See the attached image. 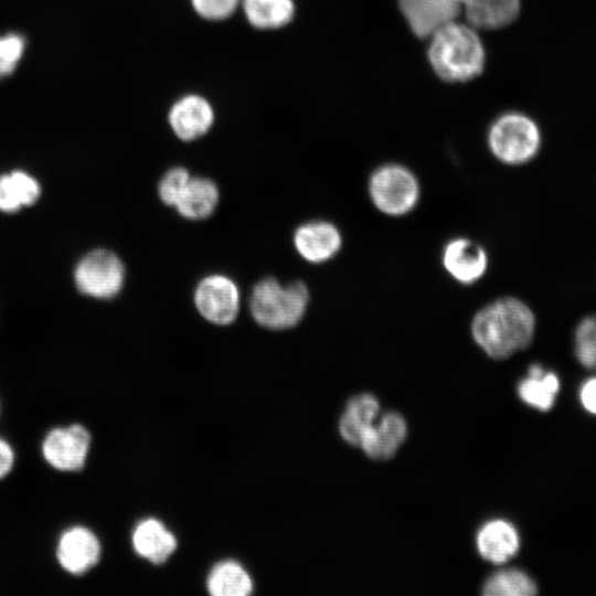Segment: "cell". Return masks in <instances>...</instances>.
Returning a JSON list of instances; mask_svg holds the SVG:
<instances>
[{
  "instance_id": "cell-1",
  "label": "cell",
  "mask_w": 596,
  "mask_h": 596,
  "mask_svg": "<svg viewBox=\"0 0 596 596\" xmlns=\"http://www.w3.org/2000/svg\"><path fill=\"white\" fill-rule=\"evenodd\" d=\"M534 332L533 311L514 297L499 298L485 306L471 323L473 340L492 359H507L525 349Z\"/></svg>"
},
{
  "instance_id": "cell-2",
  "label": "cell",
  "mask_w": 596,
  "mask_h": 596,
  "mask_svg": "<svg viewBox=\"0 0 596 596\" xmlns=\"http://www.w3.org/2000/svg\"><path fill=\"white\" fill-rule=\"evenodd\" d=\"M427 57L436 75L449 83L477 77L486 64V51L477 29L457 20L429 36Z\"/></svg>"
},
{
  "instance_id": "cell-3",
  "label": "cell",
  "mask_w": 596,
  "mask_h": 596,
  "mask_svg": "<svg viewBox=\"0 0 596 596\" xmlns=\"http://www.w3.org/2000/svg\"><path fill=\"white\" fill-rule=\"evenodd\" d=\"M309 304V290L301 280L286 285L274 277L256 283L249 298L254 320L269 330H285L300 322Z\"/></svg>"
},
{
  "instance_id": "cell-4",
  "label": "cell",
  "mask_w": 596,
  "mask_h": 596,
  "mask_svg": "<svg viewBox=\"0 0 596 596\" xmlns=\"http://www.w3.org/2000/svg\"><path fill=\"white\" fill-rule=\"evenodd\" d=\"M488 143L501 162L522 164L539 152L541 131L531 117L519 111H510L498 117L491 125Z\"/></svg>"
},
{
  "instance_id": "cell-5",
  "label": "cell",
  "mask_w": 596,
  "mask_h": 596,
  "mask_svg": "<svg viewBox=\"0 0 596 596\" xmlns=\"http://www.w3.org/2000/svg\"><path fill=\"white\" fill-rule=\"evenodd\" d=\"M374 205L389 215H403L409 212L419 196L415 175L400 164H385L375 170L369 187Z\"/></svg>"
},
{
  "instance_id": "cell-6",
  "label": "cell",
  "mask_w": 596,
  "mask_h": 596,
  "mask_svg": "<svg viewBox=\"0 0 596 596\" xmlns=\"http://www.w3.org/2000/svg\"><path fill=\"white\" fill-rule=\"evenodd\" d=\"M74 278L81 292L107 299L121 290L125 281V266L115 253L95 249L79 260Z\"/></svg>"
},
{
  "instance_id": "cell-7",
  "label": "cell",
  "mask_w": 596,
  "mask_h": 596,
  "mask_svg": "<svg viewBox=\"0 0 596 596\" xmlns=\"http://www.w3.org/2000/svg\"><path fill=\"white\" fill-rule=\"evenodd\" d=\"M194 305L209 322L232 323L240 311V290L234 280L222 274L202 278L194 290Z\"/></svg>"
},
{
  "instance_id": "cell-8",
  "label": "cell",
  "mask_w": 596,
  "mask_h": 596,
  "mask_svg": "<svg viewBox=\"0 0 596 596\" xmlns=\"http://www.w3.org/2000/svg\"><path fill=\"white\" fill-rule=\"evenodd\" d=\"M91 434L79 424L52 429L42 444L45 461L56 470L72 472L84 468L91 447Z\"/></svg>"
},
{
  "instance_id": "cell-9",
  "label": "cell",
  "mask_w": 596,
  "mask_h": 596,
  "mask_svg": "<svg viewBox=\"0 0 596 596\" xmlns=\"http://www.w3.org/2000/svg\"><path fill=\"white\" fill-rule=\"evenodd\" d=\"M100 556L97 536L85 526H73L63 532L56 545L61 567L72 575H83L94 567Z\"/></svg>"
},
{
  "instance_id": "cell-10",
  "label": "cell",
  "mask_w": 596,
  "mask_h": 596,
  "mask_svg": "<svg viewBox=\"0 0 596 596\" xmlns=\"http://www.w3.org/2000/svg\"><path fill=\"white\" fill-rule=\"evenodd\" d=\"M400 10L412 32L429 38L461 13L457 0H397Z\"/></svg>"
},
{
  "instance_id": "cell-11",
  "label": "cell",
  "mask_w": 596,
  "mask_h": 596,
  "mask_svg": "<svg viewBox=\"0 0 596 596\" xmlns=\"http://www.w3.org/2000/svg\"><path fill=\"white\" fill-rule=\"evenodd\" d=\"M168 120L179 139L193 141L211 129L214 123V110L203 96L188 94L171 106Z\"/></svg>"
},
{
  "instance_id": "cell-12",
  "label": "cell",
  "mask_w": 596,
  "mask_h": 596,
  "mask_svg": "<svg viewBox=\"0 0 596 596\" xmlns=\"http://www.w3.org/2000/svg\"><path fill=\"white\" fill-rule=\"evenodd\" d=\"M407 426L403 416L389 412L379 416L364 432L359 447L372 459L385 460L395 455L406 438Z\"/></svg>"
},
{
  "instance_id": "cell-13",
  "label": "cell",
  "mask_w": 596,
  "mask_h": 596,
  "mask_svg": "<svg viewBox=\"0 0 596 596\" xmlns=\"http://www.w3.org/2000/svg\"><path fill=\"white\" fill-rule=\"evenodd\" d=\"M338 228L326 221H311L300 225L294 234V245L298 254L310 263L331 259L341 247Z\"/></svg>"
},
{
  "instance_id": "cell-14",
  "label": "cell",
  "mask_w": 596,
  "mask_h": 596,
  "mask_svg": "<svg viewBox=\"0 0 596 596\" xmlns=\"http://www.w3.org/2000/svg\"><path fill=\"white\" fill-rule=\"evenodd\" d=\"M446 270L461 284L477 281L487 269V254L482 247L467 238L450 241L443 253Z\"/></svg>"
},
{
  "instance_id": "cell-15",
  "label": "cell",
  "mask_w": 596,
  "mask_h": 596,
  "mask_svg": "<svg viewBox=\"0 0 596 596\" xmlns=\"http://www.w3.org/2000/svg\"><path fill=\"white\" fill-rule=\"evenodd\" d=\"M476 542L479 554L493 564L505 563L520 547L518 531L511 523L501 519L483 524L478 531Z\"/></svg>"
},
{
  "instance_id": "cell-16",
  "label": "cell",
  "mask_w": 596,
  "mask_h": 596,
  "mask_svg": "<svg viewBox=\"0 0 596 596\" xmlns=\"http://www.w3.org/2000/svg\"><path fill=\"white\" fill-rule=\"evenodd\" d=\"M467 23L473 28L494 30L504 28L519 17L521 0H457Z\"/></svg>"
},
{
  "instance_id": "cell-17",
  "label": "cell",
  "mask_w": 596,
  "mask_h": 596,
  "mask_svg": "<svg viewBox=\"0 0 596 596\" xmlns=\"http://www.w3.org/2000/svg\"><path fill=\"white\" fill-rule=\"evenodd\" d=\"M136 553L155 564H161L177 549V539L156 519L140 521L132 533Z\"/></svg>"
},
{
  "instance_id": "cell-18",
  "label": "cell",
  "mask_w": 596,
  "mask_h": 596,
  "mask_svg": "<svg viewBox=\"0 0 596 596\" xmlns=\"http://www.w3.org/2000/svg\"><path fill=\"white\" fill-rule=\"evenodd\" d=\"M380 405L376 397L370 393H361L345 405L339 422L341 437L352 446H359L364 432L376 421Z\"/></svg>"
},
{
  "instance_id": "cell-19",
  "label": "cell",
  "mask_w": 596,
  "mask_h": 596,
  "mask_svg": "<svg viewBox=\"0 0 596 596\" xmlns=\"http://www.w3.org/2000/svg\"><path fill=\"white\" fill-rule=\"evenodd\" d=\"M219 200V188L213 180L191 177L174 207L184 219L201 221L212 215Z\"/></svg>"
},
{
  "instance_id": "cell-20",
  "label": "cell",
  "mask_w": 596,
  "mask_h": 596,
  "mask_svg": "<svg viewBox=\"0 0 596 596\" xmlns=\"http://www.w3.org/2000/svg\"><path fill=\"white\" fill-rule=\"evenodd\" d=\"M560 390V380L553 372H546L540 364H532L529 368L528 376L521 380L518 385L520 398L528 405L549 411Z\"/></svg>"
},
{
  "instance_id": "cell-21",
  "label": "cell",
  "mask_w": 596,
  "mask_h": 596,
  "mask_svg": "<svg viewBox=\"0 0 596 596\" xmlns=\"http://www.w3.org/2000/svg\"><path fill=\"white\" fill-rule=\"evenodd\" d=\"M248 23L258 30H276L291 22L294 0H241Z\"/></svg>"
},
{
  "instance_id": "cell-22",
  "label": "cell",
  "mask_w": 596,
  "mask_h": 596,
  "mask_svg": "<svg viewBox=\"0 0 596 596\" xmlns=\"http://www.w3.org/2000/svg\"><path fill=\"white\" fill-rule=\"evenodd\" d=\"M41 188L26 172L15 170L0 175V210L17 212L23 205H32L39 199Z\"/></svg>"
},
{
  "instance_id": "cell-23",
  "label": "cell",
  "mask_w": 596,
  "mask_h": 596,
  "mask_svg": "<svg viewBox=\"0 0 596 596\" xmlns=\"http://www.w3.org/2000/svg\"><path fill=\"white\" fill-rule=\"evenodd\" d=\"M206 587L214 596H246L253 590V582L240 563L227 560L211 570Z\"/></svg>"
},
{
  "instance_id": "cell-24",
  "label": "cell",
  "mask_w": 596,
  "mask_h": 596,
  "mask_svg": "<svg viewBox=\"0 0 596 596\" xmlns=\"http://www.w3.org/2000/svg\"><path fill=\"white\" fill-rule=\"evenodd\" d=\"M536 593L534 581L518 568H505L493 573L482 588V594L486 596H533Z\"/></svg>"
},
{
  "instance_id": "cell-25",
  "label": "cell",
  "mask_w": 596,
  "mask_h": 596,
  "mask_svg": "<svg viewBox=\"0 0 596 596\" xmlns=\"http://www.w3.org/2000/svg\"><path fill=\"white\" fill-rule=\"evenodd\" d=\"M574 353L586 369H596V313L584 317L574 331Z\"/></svg>"
},
{
  "instance_id": "cell-26",
  "label": "cell",
  "mask_w": 596,
  "mask_h": 596,
  "mask_svg": "<svg viewBox=\"0 0 596 596\" xmlns=\"http://www.w3.org/2000/svg\"><path fill=\"white\" fill-rule=\"evenodd\" d=\"M190 179L189 171L182 167H173L164 172L158 184V195L161 202L174 207Z\"/></svg>"
},
{
  "instance_id": "cell-27",
  "label": "cell",
  "mask_w": 596,
  "mask_h": 596,
  "mask_svg": "<svg viewBox=\"0 0 596 596\" xmlns=\"http://www.w3.org/2000/svg\"><path fill=\"white\" fill-rule=\"evenodd\" d=\"M24 39L17 33L0 36V78L10 75L23 54Z\"/></svg>"
},
{
  "instance_id": "cell-28",
  "label": "cell",
  "mask_w": 596,
  "mask_h": 596,
  "mask_svg": "<svg viewBox=\"0 0 596 596\" xmlns=\"http://www.w3.org/2000/svg\"><path fill=\"white\" fill-rule=\"evenodd\" d=\"M194 11L205 20L222 21L230 18L241 0H190Z\"/></svg>"
},
{
  "instance_id": "cell-29",
  "label": "cell",
  "mask_w": 596,
  "mask_h": 596,
  "mask_svg": "<svg viewBox=\"0 0 596 596\" xmlns=\"http://www.w3.org/2000/svg\"><path fill=\"white\" fill-rule=\"evenodd\" d=\"M579 398L584 408L596 415V377H590L583 383Z\"/></svg>"
},
{
  "instance_id": "cell-30",
  "label": "cell",
  "mask_w": 596,
  "mask_h": 596,
  "mask_svg": "<svg viewBox=\"0 0 596 596\" xmlns=\"http://www.w3.org/2000/svg\"><path fill=\"white\" fill-rule=\"evenodd\" d=\"M13 465L14 451L7 440L0 438V479L12 470Z\"/></svg>"
}]
</instances>
